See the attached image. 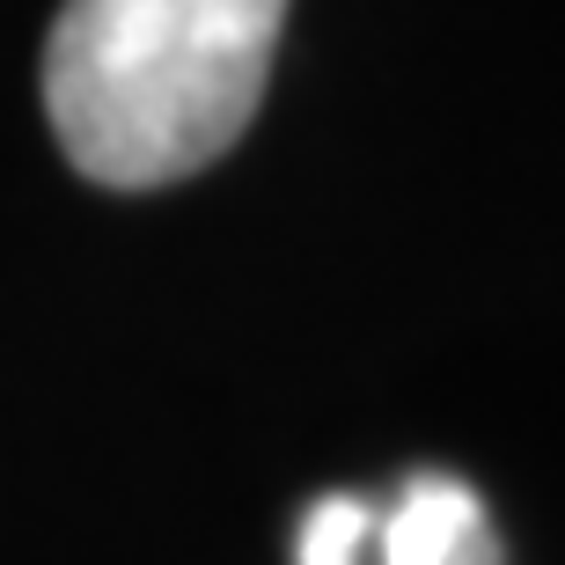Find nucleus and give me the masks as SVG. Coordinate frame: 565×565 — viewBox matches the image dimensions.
Instances as JSON below:
<instances>
[{
  "label": "nucleus",
  "instance_id": "3",
  "mask_svg": "<svg viewBox=\"0 0 565 565\" xmlns=\"http://www.w3.org/2000/svg\"><path fill=\"white\" fill-rule=\"evenodd\" d=\"M367 536H375V514L353 492H338V500H323L301 522V565H360Z\"/></svg>",
  "mask_w": 565,
  "mask_h": 565
},
{
  "label": "nucleus",
  "instance_id": "1",
  "mask_svg": "<svg viewBox=\"0 0 565 565\" xmlns=\"http://www.w3.org/2000/svg\"><path fill=\"white\" fill-rule=\"evenodd\" d=\"M287 0H66L44 38V110L66 162L154 191L221 162L265 104Z\"/></svg>",
  "mask_w": 565,
  "mask_h": 565
},
{
  "label": "nucleus",
  "instance_id": "2",
  "mask_svg": "<svg viewBox=\"0 0 565 565\" xmlns=\"http://www.w3.org/2000/svg\"><path fill=\"white\" fill-rule=\"evenodd\" d=\"M375 529H382V565H500V536L484 522L478 492L462 478H440V470L404 478L390 522Z\"/></svg>",
  "mask_w": 565,
  "mask_h": 565
}]
</instances>
